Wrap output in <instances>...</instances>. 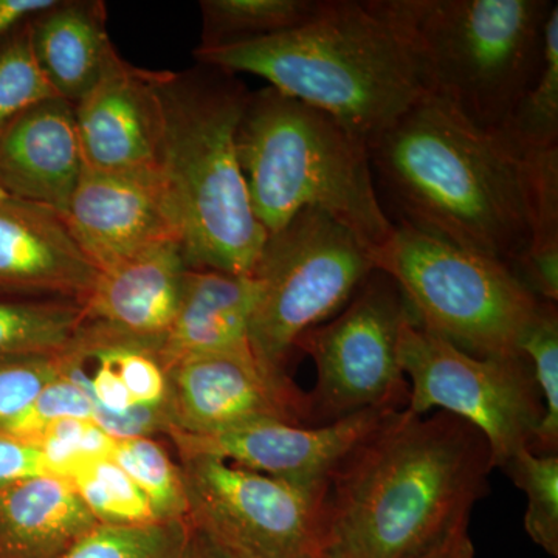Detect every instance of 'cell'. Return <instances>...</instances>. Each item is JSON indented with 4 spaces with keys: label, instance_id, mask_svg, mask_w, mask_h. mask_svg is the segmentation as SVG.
I'll return each mask as SVG.
<instances>
[{
    "label": "cell",
    "instance_id": "obj_2",
    "mask_svg": "<svg viewBox=\"0 0 558 558\" xmlns=\"http://www.w3.org/2000/svg\"><path fill=\"white\" fill-rule=\"evenodd\" d=\"M381 207L395 226L508 264L531 244L526 159L501 130H484L425 94L368 145Z\"/></svg>",
    "mask_w": 558,
    "mask_h": 558
},
{
    "label": "cell",
    "instance_id": "obj_29",
    "mask_svg": "<svg viewBox=\"0 0 558 558\" xmlns=\"http://www.w3.org/2000/svg\"><path fill=\"white\" fill-rule=\"evenodd\" d=\"M28 21L0 40V135L39 102L60 98L36 61Z\"/></svg>",
    "mask_w": 558,
    "mask_h": 558
},
{
    "label": "cell",
    "instance_id": "obj_38",
    "mask_svg": "<svg viewBox=\"0 0 558 558\" xmlns=\"http://www.w3.org/2000/svg\"><path fill=\"white\" fill-rule=\"evenodd\" d=\"M319 558H322V557H319Z\"/></svg>",
    "mask_w": 558,
    "mask_h": 558
},
{
    "label": "cell",
    "instance_id": "obj_27",
    "mask_svg": "<svg viewBox=\"0 0 558 558\" xmlns=\"http://www.w3.org/2000/svg\"><path fill=\"white\" fill-rule=\"evenodd\" d=\"M527 498L524 531L548 556L558 557V454L520 450L502 465Z\"/></svg>",
    "mask_w": 558,
    "mask_h": 558
},
{
    "label": "cell",
    "instance_id": "obj_9",
    "mask_svg": "<svg viewBox=\"0 0 558 558\" xmlns=\"http://www.w3.org/2000/svg\"><path fill=\"white\" fill-rule=\"evenodd\" d=\"M399 362L410 379L411 413L439 409L469 422L486 436L495 469L531 450L545 409L526 355L475 357L411 318L400 333Z\"/></svg>",
    "mask_w": 558,
    "mask_h": 558
},
{
    "label": "cell",
    "instance_id": "obj_15",
    "mask_svg": "<svg viewBox=\"0 0 558 558\" xmlns=\"http://www.w3.org/2000/svg\"><path fill=\"white\" fill-rule=\"evenodd\" d=\"M157 80L159 72L124 61L73 105L87 170L160 171L163 109Z\"/></svg>",
    "mask_w": 558,
    "mask_h": 558
},
{
    "label": "cell",
    "instance_id": "obj_22",
    "mask_svg": "<svg viewBox=\"0 0 558 558\" xmlns=\"http://www.w3.org/2000/svg\"><path fill=\"white\" fill-rule=\"evenodd\" d=\"M328 0H204L202 44L216 49L281 35L314 21Z\"/></svg>",
    "mask_w": 558,
    "mask_h": 558
},
{
    "label": "cell",
    "instance_id": "obj_12",
    "mask_svg": "<svg viewBox=\"0 0 558 558\" xmlns=\"http://www.w3.org/2000/svg\"><path fill=\"white\" fill-rule=\"evenodd\" d=\"M167 381L170 432L215 435L264 421L312 427L307 392L264 366L250 347L180 359Z\"/></svg>",
    "mask_w": 558,
    "mask_h": 558
},
{
    "label": "cell",
    "instance_id": "obj_25",
    "mask_svg": "<svg viewBox=\"0 0 558 558\" xmlns=\"http://www.w3.org/2000/svg\"><path fill=\"white\" fill-rule=\"evenodd\" d=\"M110 459L120 465L148 498L159 523L185 521L189 517L185 487L178 462L160 442L148 436L116 439Z\"/></svg>",
    "mask_w": 558,
    "mask_h": 558
},
{
    "label": "cell",
    "instance_id": "obj_11",
    "mask_svg": "<svg viewBox=\"0 0 558 558\" xmlns=\"http://www.w3.org/2000/svg\"><path fill=\"white\" fill-rule=\"evenodd\" d=\"M191 526L236 558H319L328 488L295 486L199 453H178Z\"/></svg>",
    "mask_w": 558,
    "mask_h": 558
},
{
    "label": "cell",
    "instance_id": "obj_34",
    "mask_svg": "<svg viewBox=\"0 0 558 558\" xmlns=\"http://www.w3.org/2000/svg\"><path fill=\"white\" fill-rule=\"evenodd\" d=\"M40 475L50 473L39 447L31 440L0 435V487Z\"/></svg>",
    "mask_w": 558,
    "mask_h": 558
},
{
    "label": "cell",
    "instance_id": "obj_13",
    "mask_svg": "<svg viewBox=\"0 0 558 558\" xmlns=\"http://www.w3.org/2000/svg\"><path fill=\"white\" fill-rule=\"evenodd\" d=\"M399 410L369 409L319 427L264 421L215 435L168 436L178 453L209 454L295 486L328 488L349 451Z\"/></svg>",
    "mask_w": 558,
    "mask_h": 558
},
{
    "label": "cell",
    "instance_id": "obj_8",
    "mask_svg": "<svg viewBox=\"0 0 558 558\" xmlns=\"http://www.w3.org/2000/svg\"><path fill=\"white\" fill-rule=\"evenodd\" d=\"M374 270L376 255L322 209H303L267 234L252 274L258 286L248 330L255 357L289 374L301 337L340 314Z\"/></svg>",
    "mask_w": 558,
    "mask_h": 558
},
{
    "label": "cell",
    "instance_id": "obj_21",
    "mask_svg": "<svg viewBox=\"0 0 558 558\" xmlns=\"http://www.w3.org/2000/svg\"><path fill=\"white\" fill-rule=\"evenodd\" d=\"M97 524L60 476H32L0 487V558H60Z\"/></svg>",
    "mask_w": 558,
    "mask_h": 558
},
{
    "label": "cell",
    "instance_id": "obj_16",
    "mask_svg": "<svg viewBox=\"0 0 558 558\" xmlns=\"http://www.w3.org/2000/svg\"><path fill=\"white\" fill-rule=\"evenodd\" d=\"M98 274L60 213L0 193V292L81 306Z\"/></svg>",
    "mask_w": 558,
    "mask_h": 558
},
{
    "label": "cell",
    "instance_id": "obj_3",
    "mask_svg": "<svg viewBox=\"0 0 558 558\" xmlns=\"http://www.w3.org/2000/svg\"><path fill=\"white\" fill-rule=\"evenodd\" d=\"M194 57L202 65L269 81L281 94L329 113L366 145L427 94L391 0H328L299 28L196 49Z\"/></svg>",
    "mask_w": 558,
    "mask_h": 558
},
{
    "label": "cell",
    "instance_id": "obj_30",
    "mask_svg": "<svg viewBox=\"0 0 558 558\" xmlns=\"http://www.w3.org/2000/svg\"><path fill=\"white\" fill-rule=\"evenodd\" d=\"M189 531L186 520L142 526L97 524L60 558H178Z\"/></svg>",
    "mask_w": 558,
    "mask_h": 558
},
{
    "label": "cell",
    "instance_id": "obj_14",
    "mask_svg": "<svg viewBox=\"0 0 558 558\" xmlns=\"http://www.w3.org/2000/svg\"><path fill=\"white\" fill-rule=\"evenodd\" d=\"M62 219L98 270L167 242L183 245L178 213L160 171L101 172L84 167Z\"/></svg>",
    "mask_w": 558,
    "mask_h": 558
},
{
    "label": "cell",
    "instance_id": "obj_20",
    "mask_svg": "<svg viewBox=\"0 0 558 558\" xmlns=\"http://www.w3.org/2000/svg\"><path fill=\"white\" fill-rule=\"evenodd\" d=\"M256 296L253 277L186 267L178 311L159 351L165 371L190 355L250 347Z\"/></svg>",
    "mask_w": 558,
    "mask_h": 558
},
{
    "label": "cell",
    "instance_id": "obj_24",
    "mask_svg": "<svg viewBox=\"0 0 558 558\" xmlns=\"http://www.w3.org/2000/svg\"><path fill=\"white\" fill-rule=\"evenodd\" d=\"M521 153L558 148V5L546 24L545 64L501 130Z\"/></svg>",
    "mask_w": 558,
    "mask_h": 558
},
{
    "label": "cell",
    "instance_id": "obj_28",
    "mask_svg": "<svg viewBox=\"0 0 558 558\" xmlns=\"http://www.w3.org/2000/svg\"><path fill=\"white\" fill-rule=\"evenodd\" d=\"M520 351L531 363L545 409L531 451L537 454H558L557 304L539 301L538 310L521 340Z\"/></svg>",
    "mask_w": 558,
    "mask_h": 558
},
{
    "label": "cell",
    "instance_id": "obj_6",
    "mask_svg": "<svg viewBox=\"0 0 558 558\" xmlns=\"http://www.w3.org/2000/svg\"><path fill=\"white\" fill-rule=\"evenodd\" d=\"M425 90L502 130L545 64L550 0H391Z\"/></svg>",
    "mask_w": 558,
    "mask_h": 558
},
{
    "label": "cell",
    "instance_id": "obj_19",
    "mask_svg": "<svg viewBox=\"0 0 558 558\" xmlns=\"http://www.w3.org/2000/svg\"><path fill=\"white\" fill-rule=\"evenodd\" d=\"M28 25L40 70L58 97L72 105L124 62L109 38L105 3L97 0H54Z\"/></svg>",
    "mask_w": 558,
    "mask_h": 558
},
{
    "label": "cell",
    "instance_id": "obj_26",
    "mask_svg": "<svg viewBox=\"0 0 558 558\" xmlns=\"http://www.w3.org/2000/svg\"><path fill=\"white\" fill-rule=\"evenodd\" d=\"M92 515L108 526L159 523L148 498L128 473L110 458L83 462L68 478Z\"/></svg>",
    "mask_w": 558,
    "mask_h": 558
},
{
    "label": "cell",
    "instance_id": "obj_32",
    "mask_svg": "<svg viewBox=\"0 0 558 558\" xmlns=\"http://www.w3.org/2000/svg\"><path fill=\"white\" fill-rule=\"evenodd\" d=\"M35 444L43 451L50 475L65 480L83 462L110 458L116 439L95 421L65 418L50 425Z\"/></svg>",
    "mask_w": 558,
    "mask_h": 558
},
{
    "label": "cell",
    "instance_id": "obj_37",
    "mask_svg": "<svg viewBox=\"0 0 558 558\" xmlns=\"http://www.w3.org/2000/svg\"><path fill=\"white\" fill-rule=\"evenodd\" d=\"M421 558H475V548L470 539L469 527L459 529L446 542Z\"/></svg>",
    "mask_w": 558,
    "mask_h": 558
},
{
    "label": "cell",
    "instance_id": "obj_33",
    "mask_svg": "<svg viewBox=\"0 0 558 558\" xmlns=\"http://www.w3.org/2000/svg\"><path fill=\"white\" fill-rule=\"evenodd\" d=\"M62 371V352L0 357V428L20 416Z\"/></svg>",
    "mask_w": 558,
    "mask_h": 558
},
{
    "label": "cell",
    "instance_id": "obj_7",
    "mask_svg": "<svg viewBox=\"0 0 558 558\" xmlns=\"http://www.w3.org/2000/svg\"><path fill=\"white\" fill-rule=\"evenodd\" d=\"M376 263L428 332L475 357L523 354L539 300L508 264L403 226H395Z\"/></svg>",
    "mask_w": 558,
    "mask_h": 558
},
{
    "label": "cell",
    "instance_id": "obj_17",
    "mask_svg": "<svg viewBox=\"0 0 558 558\" xmlns=\"http://www.w3.org/2000/svg\"><path fill=\"white\" fill-rule=\"evenodd\" d=\"M186 267L182 242L172 241L100 270L81 304L83 325L159 355L178 311Z\"/></svg>",
    "mask_w": 558,
    "mask_h": 558
},
{
    "label": "cell",
    "instance_id": "obj_4",
    "mask_svg": "<svg viewBox=\"0 0 558 558\" xmlns=\"http://www.w3.org/2000/svg\"><path fill=\"white\" fill-rule=\"evenodd\" d=\"M163 109L160 172L182 230L186 266L252 277L267 233L238 159L236 134L248 92L211 65L159 72Z\"/></svg>",
    "mask_w": 558,
    "mask_h": 558
},
{
    "label": "cell",
    "instance_id": "obj_23",
    "mask_svg": "<svg viewBox=\"0 0 558 558\" xmlns=\"http://www.w3.org/2000/svg\"><path fill=\"white\" fill-rule=\"evenodd\" d=\"M83 325V307L61 300H0V357L61 354Z\"/></svg>",
    "mask_w": 558,
    "mask_h": 558
},
{
    "label": "cell",
    "instance_id": "obj_36",
    "mask_svg": "<svg viewBox=\"0 0 558 558\" xmlns=\"http://www.w3.org/2000/svg\"><path fill=\"white\" fill-rule=\"evenodd\" d=\"M189 526V537H186L185 545L178 558H236L218 545L215 539L209 538L205 532L191 526L190 523Z\"/></svg>",
    "mask_w": 558,
    "mask_h": 558
},
{
    "label": "cell",
    "instance_id": "obj_5",
    "mask_svg": "<svg viewBox=\"0 0 558 558\" xmlns=\"http://www.w3.org/2000/svg\"><path fill=\"white\" fill-rule=\"evenodd\" d=\"M253 215L267 234L317 208L377 256L395 223L381 207L368 145L340 121L274 87L248 92L236 134Z\"/></svg>",
    "mask_w": 558,
    "mask_h": 558
},
{
    "label": "cell",
    "instance_id": "obj_18",
    "mask_svg": "<svg viewBox=\"0 0 558 558\" xmlns=\"http://www.w3.org/2000/svg\"><path fill=\"white\" fill-rule=\"evenodd\" d=\"M75 108L51 98L0 135V193L64 215L83 174Z\"/></svg>",
    "mask_w": 558,
    "mask_h": 558
},
{
    "label": "cell",
    "instance_id": "obj_1",
    "mask_svg": "<svg viewBox=\"0 0 558 558\" xmlns=\"http://www.w3.org/2000/svg\"><path fill=\"white\" fill-rule=\"evenodd\" d=\"M488 440L453 414L396 411L329 478L322 558H421L490 490Z\"/></svg>",
    "mask_w": 558,
    "mask_h": 558
},
{
    "label": "cell",
    "instance_id": "obj_10",
    "mask_svg": "<svg viewBox=\"0 0 558 558\" xmlns=\"http://www.w3.org/2000/svg\"><path fill=\"white\" fill-rule=\"evenodd\" d=\"M411 318L398 282L377 269L340 314L301 337L296 349L317 369V384L307 392L312 427L380 407L405 409L410 385L400 368L399 341Z\"/></svg>",
    "mask_w": 558,
    "mask_h": 558
},
{
    "label": "cell",
    "instance_id": "obj_31",
    "mask_svg": "<svg viewBox=\"0 0 558 558\" xmlns=\"http://www.w3.org/2000/svg\"><path fill=\"white\" fill-rule=\"evenodd\" d=\"M65 418L94 421V405L86 389L62 371L20 416L0 428V435L35 442L50 425Z\"/></svg>",
    "mask_w": 558,
    "mask_h": 558
},
{
    "label": "cell",
    "instance_id": "obj_35",
    "mask_svg": "<svg viewBox=\"0 0 558 558\" xmlns=\"http://www.w3.org/2000/svg\"><path fill=\"white\" fill-rule=\"evenodd\" d=\"M53 3L54 0H0V40Z\"/></svg>",
    "mask_w": 558,
    "mask_h": 558
}]
</instances>
